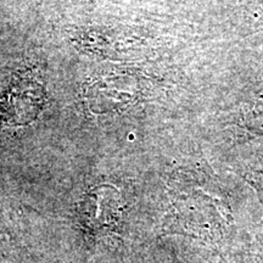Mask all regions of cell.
Returning <instances> with one entry per match:
<instances>
[{"label": "cell", "mask_w": 263, "mask_h": 263, "mask_svg": "<svg viewBox=\"0 0 263 263\" xmlns=\"http://www.w3.org/2000/svg\"><path fill=\"white\" fill-rule=\"evenodd\" d=\"M0 263H6V262H2V261H0Z\"/></svg>", "instance_id": "obj_4"}, {"label": "cell", "mask_w": 263, "mask_h": 263, "mask_svg": "<svg viewBox=\"0 0 263 263\" xmlns=\"http://www.w3.org/2000/svg\"><path fill=\"white\" fill-rule=\"evenodd\" d=\"M0 261L6 263H32L24 250L3 235H0Z\"/></svg>", "instance_id": "obj_2"}, {"label": "cell", "mask_w": 263, "mask_h": 263, "mask_svg": "<svg viewBox=\"0 0 263 263\" xmlns=\"http://www.w3.org/2000/svg\"><path fill=\"white\" fill-rule=\"evenodd\" d=\"M244 118L245 127L252 134H263V94L259 95Z\"/></svg>", "instance_id": "obj_3"}, {"label": "cell", "mask_w": 263, "mask_h": 263, "mask_svg": "<svg viewBox=\"0 0 263 263\" xmlns=\"http://www.w3.org/2000/svg\"><path fill=\"white\" fill-rule=\"evenodd\" d=\"M21 217L22 211L18 209V203L9 195L0 176V235L10 239L17 246L21 233Z\"/></svg>", "instance_id": "obj_1"}]
</instances>
